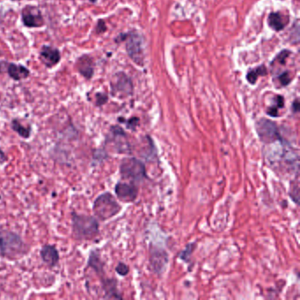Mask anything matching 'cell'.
<instances>
[{
    "label": "cell",
    "mask_w": 300,
    "mask_h": 300,
    "mask_svg": "<svg viewBox=\"0 0 300 300\" xmlns=\"http://www.w3.org/2000/svg\"><path fill=\"white\" fill-rule=\"evenodd\" d=\"M72 236L78 240H92L100 234L97 218L93 216L71 212Z\"/></svg>",
    "instance_id": "1"
},
{
    "label": "cell",
    "mask_w": 300,
    "mask_h": 300,
    "mask_svg": "<svg viewBox=\"0 0 300 300\" xmlns=\"http://www.w3.org/2000/svg\"><path fill=\"white\" fill-rule=\"evenodd\" d=\"M122 210L116 199L109 192L99 195L93 202V211L94 215L100 220L106 221L117 215Z\"/></svg>",
    "instance_id": "2"
},
{
    "label": "cell",
    "mask_w": 300,
    "mask_h": 300,
    "mask_svg": "<svg viewBox=\"0 0 300 300\" xmlns=\"http://www.w3.org/2000/svg\"><path fill=\"white\" fill-rule=\"evenodd\" d=\"M25 251L22 238L13 232H7L0 236V254L4 257L14 258L21 256Z\"/></svg>",
    "instance_id": "3"
},
{
    "label": "cell",
    "mask_w": 300,
    "mask_h": 300,
    "mask_svg": "<svg viewBox=\"0 0 300 300\" xmlns=\"http://www.w3.org/2000/svg\"><path fill=\"white\" fill-rule=\"evenodd\" d=\"M122 177L132 182L141 181L146 177L145 165L135 158H125L120 165Z\"/></svg>",
    "instance_id": "4"
},
{
    "label": "cell",
    "mask_w": 300,
    "mask_h": 300,
    "mask_svg": "<svg viewBox=\"0 0 300 300\" xmlns=\"http://www.w3.org/2000/svg\"><path fill=\"white\" fill-rule=\"evenodd\" d=\"M256 132L260 141L264 144H272L280 139V133L278 125L271 120L260 119L256 125Z\"/></svg>",
    "instance_id": "5"
},
{
    "label": "cell",
    "mask_w": 300,
    "mask_h": 300,
    "mask_svg": "<svg viewBox=\"0 0 300 300\" xmlns=\"http://www.w3.org/2000/svg\"><path fill=\"white\" fill-rule=\"evenodd\" d=\"M132 82L124 72L116 73L111 81V92L114 96L127 97L132 93Z\"/></svg>",
    "instance_id": "6"
},
{
    "label": "cell",
    "mask_w": 300,
    "mask_h": 300,
    "mask_svg": "<svg viewBox=\"0 0 300 300\" xmlns=\"http://www.w3.org/2000/svg\"><path fill=\"white\" fill-rule=\"evenodd\" d=\"M23 25L28 28H36L44 26L45 21L41 10L35 5H26L21 10Z\"/></svg>",
    "instance_id": "7"
},
{
    "label": "cell",
    "mask_w": 300,
    "mask_h": 300,
    "mask_svg": "<svg viewBox=\"0 0 300 300\" xmlns=\"http://www.w3.org/2000/svg\"><path fill=\"white\" fill-rule=\"evenodd\" d=\"M126 49L133 62L137 65H143L144 64V52L142 49V40L140 36L135 33L129 34L127 38Z\"/></svg>",
    "instance_id": "8"
},
{
    "label": "cell",
    "mask_w": 300,
    "mask_h": 300,
    "mask_svg": "<svg viewBox=\"0 0 300 300\" xmlns=\"http://www.w3.org/2000/svg\"><path fill=\"white\" fill-rule=\"evenodd\" d=\"M107 143H115V149L119 153L129 151V146L126 139V134L120 126H112L110 128V135L107 139Z\"/></svg>",
    "instance_id": "9"
},
{
    "label": "cell",
    "mask_w": 300,
    "mask_h": 300,
    "mask_svg": "<svg viewBox=\"0 0 300 300\" xmlns=\"http://www.w3.org/2000/svg\"><path fill=\"white\" fill-rule=\"evenodd\" d=\"M40 59L47 68H53L61 61V54L57 48L43 45L40 50Z\"/></svg>",
    "instance_id": "10"
},
{
    "label": "cell",
    "mask_w": 300,
    "mask_h": 300,
    "mask_svg": "<svg viewBox=\"0 0 300 300\" xmlns=\"http://www.w3.org/2000/svg\"><path fill=\"white\" fill-rule=\"evenodd\" d=\"M115 191L117 198L124 203H131L135 201L138 193L135 185L126 182H118L115 185Z\"/></svg>",
    "instance_id": "11"
},
{
    "label": "cell",
    "mask_w": 300,
    "mask_h": 300,
    "mask_svg": "<svg viewBox=\"0 0 300 300\" xmlns=\"http://www.w3.org/2000/svg\"><path fill=\"white\" fill-rule=\"evenodd\" d=\"M76 68L80 75L90 80L94 74V62L89 55H82L76 61Z\"/></svg>",
    "instance_id": "12"
},
{
    "label": "cell",
    "mask_w": 300,
    "mask_h": 300,
    "mask_svg": "<svg viewBox=\"0 0 300 300\" xmlns=\"http://www.w3.org/2000/svg\"><path fill=\"white\" fill-rule=\"evenodd\" d=\"M40 256L42 260L50 268H54L59 262V252L57 247L52 245H44L40 250Z\"/></svg>",
    "instance_id": "13"
},
{
    "label": "cell",
    "mask_w": 300,
    "mask_h": 300,
    "mask_svg": "<svg viewBox=\"0 0 300 300\" xmlns=\"http://www.w3.org/2000/svg\"><path fill=\"white\" fill-rule=\"evenodd\" d=\"M6 73L11 79L15 81L26 80L30 76V71L27 67L24 66L21 64H14V63H9Z\"/></svg>",
    "instance_id": "14"
},
{
    "label": "cell",
    "mask_w": 300,
    "mask_h": 300,
    "mask_svg": "<svg viewBox=\"0 0 300 300\" xmlns=\"http://www.w3.org/2000/svg\"><path fill=\"white\" fill-rule=\"evenodd\" d=\"M102 285L105 291L107 299H122L116 289V281L115 279H102Z\"/></svg>",
    "instance_id": "15"
},
{
    "label": "cell",
    "mask_w": 300,
    "mask_h": 300,
    "mask_svg": "<svg viewBox=\"0 0 300 300\" xmlns=\"http://www.w3.org/2000/svg\"><path fill=\"white\" fill-rule=\"evenodd\" d=\"M150 261L156 271H161L168 261V255L163 251L151 252Z\"/></svg>",
    "instance_id": "16"
},
{
    "label": "cell",
    "mask_w": 300,
    "mask_h": 300,
    "mask_svg": "<svg viewBox=\"0 0 300 300\" xmlns=\"http://www.w3.org/2000/svg\"><path fill=\"white\" fill-rule=\"evenodd\" d=\"M269 27L276 31H280L286 26V21L283 19V16L280 13H272L269 14L268 19Z\"/></svg>",
    "instance_id": "17"
},
{
    "label": "cell",
    "mask_w": 300,
    "mask_h": 300,
    "mask_svg": "<svg viewBox=\"0 0 300 300\" xmlns=\"http://www.w3.org/2000/svg\"><path fill=\"white\" fill-rule=\"evenodd\" d=\"M87 264H88V267L92 268L98 274L102 275L103 272H104V270H103L104 263L102 262L100 254L97 251H95V250H93V251L90 253Z\"/></svg>",
    "instance_id": "18"
},
{
    "label": "cell",
    "mask_w": 300,
    "mask_h": 300,
    "mask_svg": "<svg viewBox=\"0 0 300 300\" xmlns=\"http://www.w3.org/2000/svg\"><path fill=\"white\" fill-rule=\"evenodd\" d=\"M11 127L14 132L17 133L20 137H22L24 139H27L31 136V127L24 126L19 120H13L11 123Z\"/></svg>",
    "instance_id": "19"
},
{
    "label": "cell",
    "mask_w": 300,
    "mask_h": 300,
    "mask_svg": "<svg viewBox=\"0 0 300 300\" xmlns=\"http://www.w3.org/2000/svg\"><path fill=\"white\" fill-rule=\"evenodd\" d=\"M266 74H267L266 67L264 65H260V66L257 67L256 69H253L251 71H249V72L247 73V79L249 83L255 84L256 80L258 79V77L264 76Z\"/></svg>",
    "instance_id": "20"
},
{
    "label": "cell",
    "mask_w": 300,
    "mask_h": 300,
    "mask_svg": "<svg viewBox=\"0 0 300 300\" xmlns=\"http://www.w3.org/2000/svg\"><path fill=\"white\" fill-rule=\"evenodd\" d=\"M108 100L107 94L104 93H97L95 94V105L97 107L103 106Z\"/></svg>",
    "instance_id": "21"
},
{
    "label": "cell",
    "mask_w": 300,
    "mask_h": 300,
    "mask_svg": "<svg viewBox=\"0 0 300 300\" xmlns=\"http://www.w3.org/2000/svg\"><path fill=\"white\" fill-rule=\"evenodd\" d=\"M115 270H116L117 273L119 274L120 276L124 277V276L128 275L129 269L128 266L125 264V263L120 262L119 264L117 265V267L115 268Z\"/></svg>",
    "instance_id": "22"
},
{
    "label": "cell",
    "mask_w": 300,
    "mask_h": 300,
    "mask_svg": "<svg viewBox=\"0 0 300 300\" xmlns=\"http://www.w3.org/2000/svg\"><path fill=\"white\" fill-rule=\"evenodd\" d=\"M278 80H280V82H281V84L282 86H287V85L291 82V78H290L288 72H283L282 74L279 76Z\"/></svg>",
    "instance_id": "23"
},
{
    "label": "cell",
    "mask_w": 300,
    "mask_h": 300,
    "mask_svg": "<svg viewBox=\"0 0 300 300\" xmlns=\"http://www.w3.org/2000/svg\"><path fill=\"white\" fill-rule=\"evenodd\" d=\"M193 248H194V245H193V244L189 245V246L187 247V248H186V250L182 252V254L181 255V259H182V260H187V258L190 256V254L193 251Z\"/></svg>",
    "instance_id": "24"
},
{
    "label": "cell",
    "mask_w": 300,
    "mask_h": 300,
    "mask_svg": "<svg viewBox=\"0 0 300 300\" xmlns=\"http://www.w3.org/2000/svg\"><path fill=\"white\" fill-rule=\"evenodd\" d=\"M106 30V24H105V22H104L102 20H100V21H98L97 27H96V32H97V34H102V33H104Z\"/></svg>",
    "instance_id": "25"
},
{
    "label": "cell",
    "mask_w": 300,
    "mask_h": 300,
    "mask_svg": "<svg viewBox=\"0 0 300 300\" xmlns=\"http://www.w3.org/2000/svg\"><path fill=\"white\" fill-rule=\"evenodd\" d=\"M8 65H9V62L8 61H6V60H0V73L1 74L6 73Z\"/></svg>",
    "instance_id": "26"
},
{
    "label": "cell",
    "mask_w": 300,
    "mask_h": 300,
    "mask_svg": "<svg viewBox=\"0 0 300 300\" xmlns=\"http://www.w3.org/2000/svg\"><path fill=\"white\" fill-rule=\"evenodd\" d=\"M7 161V157L5 154V152L3 151L2 149H0V165L5 163Z\"/></svg>",
    "instance_id": "27"
},
{
    "label": "cell",
    "mask_w": 300,
    "mask_h": 300,
    "mask_svg": "<svg viewBox=\"0 0 300 300\" xmlns=\"http://www.w3.org/2000/svg\"><path fill=\"white\" fill-rule=\"evenodd\" d=\"M136 120H137V118H132V119L129 120L128 123H127V127L129 129H134L135 125H137V124H135V121Z\"/></svg>",
    "instance_id": "28"
},
{
    "label": "cell",
    "mask_w": 300,
    "mask_h": 300,
    "mask_svg": "<svg viewBox=\"0 0 300 300\" xmlns=\"http://www.w3.org/2000/svg\"><path fill=\"white\" fill-rule=\"evenodd\" d=\"M4 21V14H3V8L0 6V25L2 24Z\"/></svg>",
    "instance_id": "29"
},
{
    "label": "cell",
    "mask_w": 300,
    "mask_h": 300,
    "mask_svg": "<svg viewBox=\"0 0 300 300\" xmlns=\"http://www.w3.org/2000/svg\"><path fill=\"white\" fill-rule=\"evenodd\" d=\"M294 107H295V109H294V110H299V102H298V101H296L295 103H294Z\"/></svg>",
    "instance_id": "30"
},
{
    "label": "cell",
    "mask_w": 300,
    "mask_h": 300,
    "mask_svg": "<svg viewBox=\"0 0 300 300\" xmlns=\"http://www.w3.org/2000/svg\"><path fill=\"white\" fill-rule=\"evenodd\" d=\"M89 1H90L91 3H93V4H94V3H96V2H97L98 0H89Z\"/></svg>",
    "instance_id": "31"
},
{
    "label": "cell",
    "mask_w": 300,
    "mask_h": 300,
    "mask_svg": "<svg viewBox=\"0 0 300 300\" xmlns=\"http://www.w3.org/2000/svg\"><path fill=\"white\" fill-rule=\"evenodd\" d=\"M13 1H20V0H13Z\"/></svg>",
    "instance_id": "32"
}]
</instances>
